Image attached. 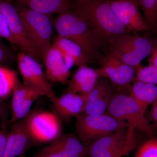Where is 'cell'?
I'll return each instance as SVG.
<instances>
[{
	"mask_svg": "<svg viewBox=\"0 0 157 157\" xmlns=\"http://www.w3.org/2000/svg\"><path fill=\"white\" fill-rule=\"evenodd\" d=\"M75 127L78 138L88 147L100 137L121 128H127L128 124L107 113L98 115L82 113L76 117Z\"/></svg>",
	"mask_w": 157,
	"mask_h": 157,
	"instance_id": "cell-6",
	"label": "cell"
},
{
	"mask_svg": "<svg viewBox=\"0 0 157 157\" xmlns=\"http://www.w3.org/2000/svg\"><path fill=\"white\" fill-rule=\"evenodd\" d=\"M74 11L83 17L101 44L129 32L117 19L108 0L76 1Z\"/></svg>",
	"mask_w": 157,
	"mask_h": 157,
	"instance_id": "cell-1",
	"label": "cell"
},
{
	"mask_svg": "<svg viewBox=\"0 0 157 157\" xmlns=\"http://www.w3.org/2000/svg\"><path fill=\"white\" fill-rule=\"evenodd\" d=\"M15 59L13 52L0 39V66H6Z\"/></svg>",
	"mask_w": 157,
	"mask_h": 157,
	"instance_id": "cell-28",
	"label": "cell"
},
{
	"mask_svg": "<svg viewBox=\"0 0 157 157\" xmlns=\"http://www.w3.org/2000/svg\"><path fill=\"white\" fill-rule=\"evenodd\" d=\"M42 92L45 94L40 90L27 85L20 82L15 88L12 94L11 108V114H14L17 111L26 99L36 93Z\"/></svg>",
	"mask_w": 157,
	"mask_h": 157,
	"instance_id": "cell-23",
	"label": "cell"
},
{
	"mask_svg": "<svg viewBox=\"0 0 157 157\" xmlns=\"http://www.w3.org/2000/svg\"><path fill=\"white\" fill-rule=\"evenodd\" d=\"M144 15L149 29H157V0H135Z\"/></svg>",
	"mask_w": 157,
	"mask_h": 157,
	"instance_id": "cell-24",
	"label": "cell"
},
{
	"mask_svg": "<svg viewBox=\"0 0 157 157\" xmlns=\"http://www.w3.org/2000/svg\"><path fill=\"white\" fill-rule=\"evenodd\" d=\"M17 67L24 84L40 90L53 103L57 99L52 85L43 72L40 63L21 52L17 57Z\"/></svg>",
	"mask_w": 157,
	"mask_h": 157,
	"instance_id": "cell-8",
	"label": "cell"
},
{
	"mask_svg": "<svg viewBox=\"0 0 157 157\" xmlns=\"http://www.w3.org/2000/svg\"><path fill=\"white\" fill-rule=\"evenodd\" d=\"M113 95L112 87L107 78L99 77L95 87L86 96L83 113L91 115L106 113Z\"/></svg>",
	"mask_w": 157,
	"mask_h": 157,
	"instance_id": "cell-14",
	"label": "cell"
},
{
	"mask_svg": "<svg viewBox=\"0 0 157 157\" xmlns=\"http://www.w3.org/2000/svg\"><path fill=\"white\" fill-rule=\"evenodd\" d=\"M135 157H157V138L151 137L140 145Z\"/></svg>",
	"mask_w": 157,
	"mask_h": 157,
	"instance_id": "cell-27",
	"label": "cell"
},
{
	"mask_svg": "<svg viewBox=\"0 0 157 157\" xmlns=\"http://www.w3.org/2000/svg\"><path fill=\"white\" fill-rule=\"evenodd\" d=\"M121 23L130 32H143L149 29L135 0H108Z\"/></svg>",
	"mask_w": 157,
	"mask_h": 157,
	"instance_id": "cell-13",
	"label": "cell"
},
{
	"mask_svg": "<svg viewBox=\"0 0 157 157\" xmlns=\"http://www.w3.org/2000/svg\"><path fill=\"white\" fill-rule=\"evenodd\" d=\"M130 90V95L137 101L145 112L149 105L157 100V86L156 85L135 81Z\"/></svg>",
	"mask_w": 157,
	"mask_h": 157,
	"instance_id": "cell-20",
	"label": "cell"
},
{
	"mask_svg": "<svg viewBox=\"0 0 157 157\" xmlns=\"http://www.w3.org/2000/svg\"><path fill=\"white\" fill-rule=\"evenodd\" d=\"M39 157V156H35V157Z\"/></svg>",
	"mask_w": 157,
	"mask_h": 157,
	"instance_id": "cell-36",
	"label": "cell"
},
{
	"mask_svg": "<svg viewBox=\"0 0 157 157\" xmlns=\"http://www.w3.org/2000/svg\"><path fill=\"white\" fill-rule=\"evenodd\" d=\"M147 61H148V65L154 67L157 69V45L151 55L147 59Z\"/></svg>",
	"mask_w": 157,
	"mask_h": 157,
	"instance_id": "cell-32",
	"label": "cell"
},
{
	"mask_svg": "<svg viewBox=\"0 0 157 157\" xmlns=\"http://www.w3.org/2000/svg\"><path fill=\"white\" fill-rule=\"evenodd\" d=\"M123 156V155H120L116 157H122Z\"/></svg>",
	"mask_w": 157,
	"mask_h": 157,
	"instance_id": "cell-34",
	"label": "cell"
},
{
	"mask_svg": "<svg viewBox=\"0 0 157 157\" xmlns=\"http://www.w3.org/2000/svg\"><path fill=\"white\" fill-rule=\"evenodd\" d=\"M9 132L6 128L0 130V157H4L6 152Z\"/></svg>",
	"mask_w": 157,
	"mask_h": 157,
	"instance_id": "cell-30",
	"label": "cell"
},
{
	"mask_svg": "<svg viewBox=\"0 0 157 157\" xmlns=\"http://www.w3.org/2000/svg\"><path fill=\"white\" fill-rule=\"evenodd\" d=\"M53 25L58 35L71 40L81 48L86 63L100 60L101 42L80 15L74 11H66L59 14Z\"/></svg>",
	"mask_w": 157,
	"mask_h": 157,
	"instance_id": "cell-2",
	"label": "cell"
},
{
	"mask_svg": "<svg viewBox=\"0 0 157 157\" xmlns=\"http://www.w3.org/2000/svg\"><path fill=\"white\" fill-rule=\"evenodd\" d=\"M43 62L45 66V75L48 81L63 84L67 82L70 70L66 67L60 52L55 45H51L43 58Z\"/></svg>",
	"mask_w": 157,
	"mask_h": 157,
	"instance_id": "cell-17",
	"label": "cell"
},
{
	"mask_svg": "<svg viewBox=\"0 0 157 157\" xmlns=\"http://www.w3.org/2000/svg\"><path fill=\"white\" fill-rule=\"evenodd\" d=\"M108 45L109 52L136 69L143 60L151 55L157 44L145 37L127 34L112 38Z\"/></svg>",
	"mask_w": 157,
	"mask_h": 157,
	"instance_id": "cell-5",
	"label": "cell"
},
{
	"mask_svg": "<svg viewBox=\"0 0 157 157\" xmlns=\"http://www.w3.org/2000/svg\"><path fill=\"white\" fill-rule=\"evenodd\" d=\"M44 96H45L44 93L39 92L28 97L23 102L17 111L14 114H11L10 122L13 123L25 117L30 112L31 107L34 102L40 97Z\"/></svg>",
	"mask_w": 157,
	"mask_h": 157,
	"instance_id": "cell-26",
	"label": "cell"
},
{
	"mask_svg": "<svg viewBox=\"0 0 157 157\" xmlns=\"http://www.w3.org/2000/svg\"><path fill=\"white\" fill-rule=\"evenodd\" d=\"M127 128H121L100 137L87 147L88 157L125 156L133 150L127 143Z\"/></svg>",
	"mask_w": 157,
	"mask_h": 157,
	"instance_id": "cell-9",
	"label": "cell"
},
{
	"mask_svg": "<svg viewBox=\"0 0 157 157\" xmlns=\"http://www.w3.org/2000/svg\"><path fill=\"white\" fill-rule=\"evenodd\" d=\"M20 82L17 71L6 66H0V101L12 96Z\"/></svg>",
	"mask_w": 157,
	"mask_h": 157,
	"instance_id": "cell-22",
	"label": "cell"
},
{
	"mask_svg": "<svg viewBox=\"0 0 157 157\" xmlns=\"http://www.w3.org/2000/svg\"><path fill=\"white\" fill-rule=\"evenodd\" d=\"M101 67L96 70L99 77L108 78L119 87H126L132 82L135 76V69L119 59L109 52L106 56H101Z\"/></svg>",
	"mask_w": 157,
	"mask_h": 157,
	"instance_id": "cell-12",
	"label": "cell"
},
{
	"mask_svg": "<svg viewBox=\"0 0 157 157\" xmlns=\"http://www.w3.org/2000/svg\"><path fill=\"white\" fill-rule=\"evenodd\" d=\"M0 11L7 19L17 46L24 52L37 61L43 62L42 57L29 39L15 7L7 0H0Z\"/></svg>",
	"mask_w": 157,
	"mask_h": 157,
	"instance_id": "cell-10",
	"label": "cell"
},
{
	"mask_svg": "<svg viewBox=\"0 0 157 157\" xmlns=\"http://www.w3.org/2000/svg\"><path fill=\"white\" fill-rule=\"evenodd\" d=\"M24 119L31 139L36 145L51 143L63 134L62 120L53 110H33Z\"/></svg>",
	"mask_w": 157,
	"mask_h": 157,
	"instance_id": "cell-7",
	"label": "cell"
},
{
	"mask_svg": "<svg viewBox=\"0 0 157 157\" xmlns=\"http://www.w3.org/2000/svg\"><path fill=\"white\" fill-rule=\"evenodd\" d=\"M52 45L60 52L63 58H72L75 66L86 65V61L81 48L71 40L57 35L54 38Z\"/></svg>",
	"mask_w": 157,
	"mask_h": 157,
	"instance_id": "cell-21",
	"label": "cell"
},
{
	"mask_svg": "<svg viewBox=\"0 0 157 157\" xmlns=\"http://www.w3.org/2000/svg\"><path fill=\"white\" fill-rule=\"evenodd\" d=\"M86 96L68 91L52 103V110L61 120L77 117L84 112Z\"/></svg>",
	"mask_w": 157,
	"mask_h": 157,
	"instance_id": "cell-16",
	"label": "cell"
},
{
	"mask_svg": "<svg viewBox=\"0 0 157 157\" xmlns=\"http://www.w3.org/2000/svg\"><path fill=\"white\" fill-rule=\"evenodd\" d=\"M133 82L139 81L147 83L157 84V69L149 66L143 67L141 65L136 67Z\"/></svg>",
	"mask_w": 157,
	"mask_h": 157,
	"instance_id": "cell-25",
	"label": "cell"
},
{
	"mask_svg": "<svg viewBox=\"0 0 157 157\" xmlns=\"http://www.w3.org/2000/svg\"><path fill=\"white\" fill-rule=\"evenodd\" d=\"M3 109H4V107L2 104V103L0 104V115L2 114V113L3 111Z\"/></svg>",
	"mask_w": 157,
	"mask_h": 157,
	"instance_id": "cell-33",
	"label": "cell"
},
{
	"mask_svg": "<svg viewBox=\"0 0 157 157\" xmlns=\"http://www.w3.org/2000/svg\"><path fill=\"white\" fill-rule=\"evenodd\" d=\"M85 0H75V1H84Z\"/></svg>",
	"mask_w": 157,
	"mask_h": 157,
	"instance_id": "cell-35",
	"label": "cell"
},
{
	"mask_svg": "<svg viewBox=\"0 0 157 157\" xmlns=\"http://www.w3.org/2000/svg\"><path fill=\"white\" fill-rule=\"evenodd\" d=\"M2 102H1V101H0V104H1V103H2Z\"/></svg>",
	"mask_w": 157,
	"mask_h": 157,
	"instance_id": "cell-37",
	"label": "cell"
},
{
	"mask_svg": "<svg viewBox=\"0 0 157 157\" xmlns=\"http://www.w3.org/2000/svg\"><path fill=\"white\" fill-rule=\"evenodd\" d=\"M151 119L152 122L153 128L155 133L157 132V100L152 104V107L150 112Z\"/></svg>",
	"mask_w": 157,
	"mask_h": 157,
	"instance_id": "cell-31",
	"label": "cell"
},
{
	"mask_svg": "<svg viewBox=\"0 0 157 157\" xmlns=\"http://www.w3.org/2000/svg\"><path fill=\"white\" fill-rule=\"evenodd\" d=\"M14 6L29 39L43 59L51 45L52 24L48 15L18 3Z\"/></svg>",
	"mask_w": 157,
	"mask_h": 157,
	"instance_id": "cell-4",
	"label": "cell"
},
{
	"mask_svg": "<svg viewBox=\"0 0 157 157\" xmlns=\"http://www.w3.org/2000/svg\"><path fill=\"white\" fill-rule=\"evenodd\" d=\"M0 37L4 38L16 45L15 40L11 34L9 24L4 14L0 11Z\"/></svg>",
	"mask_w": 157,
	"mask_h": 157,
	"instance_id": "cell-29",
	"label": "cell"
},
{
	"mask_svg": "<svg viewBox=\"0 0 157 157\" xmlns=\"http://www.w3.org/2000/svg\"><path fill=\"white\" fill-rule=\"evenodd\" d=\"M11 124L4 157H21L29 148L36 145L29 134L24 118Z\"/></svg>",
	"mask_w": 157,
	"mask_h": 157,
	"instance_id": "cell-15",
	"label": "cell"
},
{
	"mask_svg": "<svg viewBox=\"0 0 157 157\" xmlns=\"http://www.w3.org/2000/svg\"><path fill=\"white\" fill-rule=\"evenodd\" d=\"M99 75L96 70L86 65L79 66L68 84L69 91L86 96L94 88Z\"/></svg>",
	"mask_w": 157,
	"mask_h": 157,
	"instance_id": "cell-18",
	"label": "cell"
},
{
	"mask_svg": "<svg viewBox=\"0 0 157 157\" xmlns=\"http://www.w3.org/2000/svg\"><path fill=\"white\" fill-rule=\"evenodd\" d=\"M87 147L75 135L63 134L56 140L41 148L36 156L87 157Z\"/></svg>",
	"mask_w": 157,
	"mask_h": 157,
	"instance_id": "cell-11",
	"label": "cell"
},
{
	"mask_svg": "<svg viewBox=\"0 0 157 157\" xmlns=\"http://www.w3.org/2000/svg\"><path fill=\"white\" fill-rule=\"evenodd\" d=\"M29 9L46 14H60L72 9L71 0H15Z\"/></svg>",
	"mask_w": 157,
	"mask_h": 157,
	"instance_id": "cell-19",
	"label": "cell"
},
{
	"mask_svg": "<svg viewBox=\"0 0 157 157\" xmlns=\"http://www.w3.org/2000/svg\"><path fill=\"white\" fill-rule=\"evenodd\" d=\"M145 113L130 94L118 93L113 95L106 113L127 123V144L134 148L137 144L135 130H139L150 138L154 137V130Z\"/></svg>",
	"mask_w": 157,
	"mask_h": 157,
	"instance_id": "cell-3",
	"label": "cell"
},
{
	"mask_svg": "<svg viewBox=\"0 0 157 157\" xmlns=\"http://www.w3.org/2000/svg\"><path fill=\"white\" fill-rule=\"evenodd\" d=\"M156 32H157V30H156Z\"/></svg>",
	"mask_w": 157,
	"mask_h": 157,
	"instance_id": "cell-38",
	"label": "cell"
}]
</instances>
